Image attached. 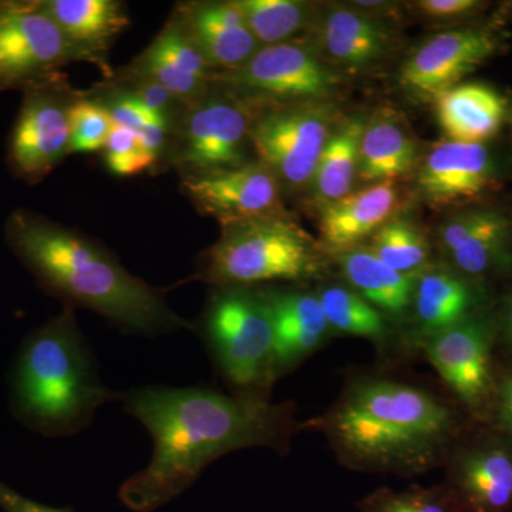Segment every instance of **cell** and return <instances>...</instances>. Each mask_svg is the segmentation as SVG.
I'll list each match as a JSON object with an SVG mask.
<instances>
[{
	"instance_id": "6da1fadb",
	"label": "cell",
	"mask_w": 512,
	"mask_h": 512,
	"mask_svg": "<svg viewBox=\"0 0 512 512\" xmlns=\"http://www.w3.org/2000/svg\"><path fill=\"white\" fill-rule=\"evenodd\" d=\"M120 400L124 412L146 427L154 446L148 466L119 490L121 503L134 512H153L175 500L224 454L284 447L292 430L288 407L208 387H137L120 394Z\"/></svg>"
},
{
	"instance_id": "7a4b0ae2",
	"label": "cell",
	"mask_w": 512,
	"mask_h": 512,
	"mask_svg": "<svg viewBox=\"0 0 512 512\" xmlns=\"http://www.w3.org/2000/svg\"><path fill=\"white\" fill-rule=\"evenodd\" d=\"M6 239L40 288L64 306L90 309L133 335L194 329L171 311L163 293L131 275L103 245L80 232L19 210L6 222Z\"/></svg>"
},
{
	"instance_id": "3957f363",
	"label": "cell",
	"mask_w": 512,
	"mask_h": 512,
	"mask_svg": "<svg viewBox=\"0 0 512 512\" xmlns=\"http://www.w3.org/2000/svg\"><path fill=\"white\" fill-rule=\"evenodd\" d=\"M113 400L120 394L101 383L73 308L64 306L23 340L10 376V406L30 430L46 437L74 436Z\"/></svg>"
},
{
	"instance_id": "277c9868",
	"label": "cell",
	"mask_w": 512,
	"mask_h": 512,
	"mask_svg": "<svg viewBox=\"0 0 512 512\" xmlns=\"http://www.w3.org/2000/svg\"><path fill=\"white\" fill-rule=\"evenodd\" d=\"M454 429V414L440 400L380 380L353 387L330 417V433L348 456L386 468L431 463Z\"/></svg>"
},
{
	"instance_id": "5b68a950",
	"label": "cell",
	"mask_w": 512,
	"mask_h": 512,
	"mask_svg": "<svg viewBox=\"0 0 512 512\" xmlns=\"http://www.w3.org/2000/svg\"><path fill=\"white\" fill-rule=\"evenodd\" d=\"M322 268L318 245L284 215L222 227L201 256L195 278L217 288L271 281H301Z\"/></svg>"
},
{
	"instance_id": "8992f818",
	"label": "cell",
	"mask_w": 512,
	"mask_h": 512,
	"mask_svg": "<svg viewBox=\"0 0 512 512\" xmlns=\"http://www.w3.org/2000/svg\"><path fill=\"white\" fill-rule=\"evenodd\" d=\"M198 330L215 365L239 396L265 399L274 383V323L266 293L247 286L218 288Z\"/></svg>"
},
{
	"instance_id": "52a82bcc",
	"label": "cell",
	"mask_w": 512,
	"mask_h": 512,
	"mask_svg": "<svg viewBox=\"0 0 512 512\" xmlns=\"http://www.w3.org/2000/svg\"><path fill=\"white\" fill-rule=\"evenodd\" d=\"M330 107L320 103L272 106L255 116L249 140L259 161L289 190L312 185L333 130Z\"/></svg>"
},
{
	"instance_id": "ba28073f",
	"label": "cell",
	"mask_w": 512,
	"mask_h": 512,
	"mask_svg": "<svg viewBox=\"0 0 512 512\" xmlns=\"http://www.w3.org/2000/svg\"><path fill=\"white\" fill-rule=\"evenodd\" d=\"M215 82L284 106L328 99L338 89L339 79L311 49L285 42L261 47L237 70L212 74L211 83Z\"/></svg>"
},
{
	"instance_id": "9c48e42d",
	"label": "cell",
	"mask_w": 512,
	"mask_h": 512,
	"mask_svg": "<svg viewBox=\"0 0 512 512\" xmlns=\"http://www.w3.org/2000/svg\"><path fill=\"white\" fill-rule=\"evenodd\" d=\"M82 60L39 0L0 2V90L26 89Z\"/></svg>"
},
{
	"instance_id": "30bf717a",
	"label": "cell",
	"mask_w": 512,
	"mask_h": 512,
	"mask_svg": "<svg viewBox=\"0 0 512 512\" xmlns=\"http://www.w3.org/2000/svg\"><path fill=\"white\" fill-rule=\"evenodd\" d=\"M76 96L62 74L23 89V103L9 143V165L36 183L70 154V107Z\"/></svg>"
},
{
	"instance_id": "8fae6325",
	"label": "cell",
	"mask_w": 512,
	"mask_h": 512,
	"mask_svg": "<svg viewBox=\"0 0 512 512\" xmlns=\"http://www.w3.org/2000/svg\"><path fill=\"white\" fill-rule=\"evenodd\" d=\"M251 106L228 96H208L190 104L181 126L177 164L187 174L237 168L245 163L252 123Z\"/></svg>"
},
{
	"instance_id": "7c38bea8",
	"label": "cell",
	"mask_w": 512,
	"mask_h": 512,
	"mask_svg": "<svg viewBox=\"0 0 512 512\" xmlns=\"http://www.w3.org/2000/svg\"><path fill=\"white\" fill-rule=\"evenodd\" d=\"M494 338V320L481 312L433 336L427 345V356L441 379L476 413L493 406Z\"/></svg>"
},
{
	"instance_id": "4fadbf2b",
	"label": "cell",
	"mask_w": 512,
	"mask_h": 512,
	"mask_svg": "<svg viewBox=\"0 0 512 512\" xmlns=\"http://www.w3.org/2000/svg\"><path fill=\"white\" fill-rule=\"evenodd\" d=\"M183 188L192 204L222 227L284 215L281 184L261 161L228 170L184 175Z\"/></svg>"
},
{
	"instance_id": "5bb4252c",
	"label": "cell",
	"mask_w": 512,
	"mask_h": 512,
	"mask_svg": "<svg viewBox=\"0 0 512 512\" xmlns=\"http://www.w3.org/2000/svg\"><path fill=\"white\" fill-rule=\"evenodd\" d=\"M503 37L491 26H468L431 37L400 70L404 89L436 100L498 53Z\"/></svg>"
},
{
	"instance_id": "9a60e30c",
	"label": "cell",
	"mask_w": 512,
	"mask_h": 512,
	"mask_svg": "<svg viewBox=\"0 0 512 512\" xmlns=\"http://www.w3.org/2000/svg\"><path fill=\"white\" fill-rule=\"evenodd\" d=\"M417 184L433 207H474L500 187V175L485 144L446 141L427 154Z\"/></svg>"
},
{
	"instance_id": "2e32d148",
	"label": "cell",
	"mask_w": 512,
	"mask_h": 512,
	"mask_svg": "<svg viewBox=\"0 0 512 512\" xmlns=\"http://www.w3.org/2000/svg\"><path fill=\"white\" fill-rule=\"evenodd\" d=\"M440 242L458 274L468 279L503 272L512 265L511 221L494 208L458 212L440 229Z\"/></svg>"
},
{
	"instance_id": "e0dca14e",
	"label": "cell",
	"mask_w": 512,
	"mask_h": 512,
	"mask_svg": "<svg viewBox=\"0 0 512 512\" xmlns=\"http://www.w3.org/2000/svg\"><path fill=\"white\" fill-rule=\"evenodd\" d=\"M212 69L231 72L261 49L234 2H190L175 15Z\"/></svg>"
},
{
	"instance_id": "ac0fdd59",
	"label": "cell",
	"mask_w": 512,
	"mask_h": 512,
	"mask_svg": "<svg viewBox=\"0 0 512 512\" xmlns=\"http://www.w3.org/2000/svg\"><path fill=\"white\" fill-rule=\"evenodd\" d=\"M212 67L173 16L133 66L136 79L151 80L191 104L207 94Z\"/></svg>"
},
{
	"instance_id": "d6986e66",
	"label": "cell",
	"mask_w": 512,
	"mask_h": 512,
	"mask_svg": "<svg viewBox=\"0 0 512 512\" xmlns=\"http://www.w3.org/2000/svg\"><path fill=\"white\" fill-rule=\"evenodd\" d=\"M84 62L106 66L104 55L130 26L126 5L117 0H39Z\"/></svg>"
},
{
	"instance_id": "ffe728a7",
	"label": "cell",
	"mask_w": 512,
	"mask_h": 512,
	"mask_svg": "<svg viewBox=\"0 0 512 512\" xmlns=\"http://www.w3.org/2000/svg\"><path fill=\"white\" fill-rule=\"evenodd\" d=\"M397 204L396 181H383L352 191L322 207L319 221L322 239L338 252L356 248L362 239L392 220Z\"/></svg>"
},
{
	"instance_id": "44dd1931",
	"label": "cell",
	"mask_w": 512,
	"mask_h": 512,
	"mask_svg": "<svg viewBox=\"0 0 512 512\" xmlns=\"http://www.w3.org/2000/svg\"><path fill=\"white\" fill-rule=\"evenodd\" d=\"M461 501L473 512L512 510V446L498 439L467 448L458 458Z\"/></svg>"
},
{
	"instance_id": "7402d4cb",
	"label": "cell",
	"mask_w": 512,
	"mask_h": 512,
	"mask_svg": "<svg viewBox=\"0 0 512 512\" xmlns=\"http://www.w3.org/2000/svg\"><path fill=\"white\" fill-rule=\"evenodd\" d=\"M437 119L448 141L485 144L508 116V101L484 83H460L436 99Z\"/></svg>"
},
{
	"instance_id": "603a6c76",
	"label": "cell",
	"mask_w": 512,
	"mask_h": 512,
	"mask_svg": "<svg viewBox=\"0 0 512 512\" xmlns=\"http://www.w3.org/2000/svg\"><path fill=\"white\" fill-rule=\"evenodd\" d=\"M274 323V373L281 376L311 355L329 329L322 303L308 293H266Z\"/></svg>"
},
{
	"instance_id": "cb8c5ba5",
	"label": "cell",
	"mask_w": 512,
	"mask_h": 512,
	"mask_svg": "<svg viewBox=\"0 0 512 512\" xmlns=\"http://www.w3.org/2000/svg\"><path fill=\"white\" fill-rule=\"evenodd\" d=\"M484 301L483 289L458 272H427L417 279L414 288L416 318L431 338L484 312Z\"/></svg>"
},
{
	"instance_id": "d4e9b609",
	"label": "cell",
	"mask_w": 512,
	"mask_h": 512,
	"mask_svg": "<svg viewBox=\"0 0 512 512\" xmlns=\"http://www.w3.org/2000/svg\"><path fill=\"white\" fill-rule=\"evenodd\" d=\"M417 146L396 114L380 111L365 123L359 144V180L396 181L414 167Z\"/></svg>"
},
{
	"instance_id": "484cf974",
	"label": "cell",
	"mask_w": 512,
	"mask_h": 512,
	"mask_svg": "<svg viewBox=\"0 0 512 512\" xmlns=\"http://www.w3.org/2000/svg\"><path fill=\"white\" fill-rule=\"evenodd\" d=\"M320 39L326 55L346 69H365L389 53V30L353 9H335L323 19Z\"/></svg>"
},
{
	"instance_id": "4316f807",
	"label": "cell",
	"mask_w": 512,
	"mask_h": 512,
	"mask_svg": "<svg viewBox=\"0 0 512 512\" xmlns=\"http://www.w3.org/2000/svg\"><path fill=\"white\" fill-rule=\"evenodd\" d=\"M339 261L349 284L375 308L400 313L413 302L414 276L394 271L369 248L339 252Z\"/></svg>"
},
{
	"instance_id": "83f0119b",
	"label": "cell",
	"mask_w": 512,
	"mask_h": 512,
	"mask_svg": "<svg viewBox=\"0 0 512 512\" xmlns=\"http://www.w3.org/2000/svg\"><path fill=\"white\" fill-rule=\"evenodd\" d=\"M366 120L353 117L335 127L313 177V201L325 205L352 192L359 178V144Z\"/></svg>"
},
{
	"instance_id": "f1b7e54d",
	"label": "cell",
	"mask_w": 512,
	"mask_h": 512,
	"mask_svg": "<svg viewBox=\"0 0 512 512\" xmlns=\"http://www.w3.org/2000/svg\"><path fill=\"white\" fill-rule=\"evenodd\" d=\"M259 46L289 42L308 22V5L296 0H235Z\"/></svg>"
},
{
	"instance_id": "f546056e",
	"label": "cell",
	"mask_w": 512,
	"mask_h": 512,
	"mask_svg": "<svg viewBox=\"0 0 512 512\" xmlns=\"http://www.w3.org/2000/svg\"><path fill=\"white\" fill-rule=\"evenodd\" d=\"M370 251L400 274L414 276L429 259L426 237L412 222L393 217L372 235Z\"/></svg>"
},
{
	"instance_id": "4dcf8cb0",
	"label": "cell",
	"mask_w": 512,
	"mask_h": 512,
	"mask_svg": "<svg viewBox=\"0 0 512 512\" xmlns=\"http://www.w3.org/2000/svg\"><path fill=\"white\" fill-rule=\"evenodd\" d=\"M319 301L332 328L360 338H383L382 315L356 291L343 286H330L322 292Z\"/></svg>"
},
{
	"instance_id": "1f68e13d",
	"label": "cell",
	"mask_w": 512,
	"mask_h": 512,
	"mask_svg": "<svg viewBox=\"0 0 512 512\" xmlns=\"http://www.w3.org/2000/svg\"><path fill=\"white\" fill-rule=\"evenodd\" d=\"M70 154L94 153L106 146L114 124L103 104L76 99L70 107Z\"/></svg>"
},
{
	"instance_id": "d6a6232c",
	"label": "cell",
	"mask_w": 512,
	"mask_h": 512,
	"mask_svg": "<svg viewBox=\"0 0 512 512\" xmlns=\"http://www.w3.org/2000/svg\"><path fill=\"white\" fill-rule=\"evenodd\" d=\"M103 150L107 167L119 177L144 173L157 163L141 146L137 134L123 127H113Z\"/></svg>"
},
{
	"instance_id": "836d02e7",
	"label": "cell",
	"mask_w": 512,
	"mask_h": 512,
	"mask_svg": "<svg viewBox=\"0 0 512 512\" xmlns=\"http://www.w3.org/2000/svg\"><path fill=\"white\" fill-rule=\"evenodd\" d=\"M366 512H473L466 504L454 505L443 498L426 493H384L376 494L367 501Z\"/></svg>"
},
{
	"instance_id": "e575fe53",
	"label": "cell",
	"mask_w": 512,
	"mask_h": 512,
	"mask_svg": "<svg viewBox=\"0 0 512 512\" xmlns=\"http://www.w3.org/2000/svg\"><path fill=\"white\" fill-rule=\"evenodd\" d=\"M104 107L109 111L114 126L127 128V130L134 131V133H137L147 121L164 114L148 109L140 101L131 97L130 94L117 97ZM164 116H167V114H164Z\"/></svg>"
},
{
	"instance_id": "d590c367",
	"label": "cell",
	"mask_w": 512,
	"mask_h": 512,
	"mask_svg": "<svg viewBox=\"0 0 512 512\" xmlns=\"http://www.w3.org/2000/svg\"><path fill=\"white\" fill-rule=\"evenodd\" d=\"M417 9L424 16L436 20H456L476 15L487 3L477 0H421Z\"/></svg>"
},
{
	"instance_id": "8d00e7d4",
	"label": "cell",
	"mask_w": 512,
	"mask_h": 512,
	"mask_svg": "<svg viewBox=\"0 0 512 512\" xmlns=\"http://www.w3.org/2000/svg\"><path fill=\"white\" fill-rule=\"evenodd\" d=\"M134 86H136V89L133 93H130V96L140 101L148 109L158 111V113L167 114L168 107L178 101L173 93L168 92L161 84L151 82V80L137 79Z\"/></svg>"
},
{
	"instance_id": "74e56055",
	"label": "cell",
	"mask_w": 512,
	"mask_h": 512,
	"mask_svg": "<svg viewBox=\"0 0 512 512\" xmlns=\"http://www.w3.org/2000/svg\"><path fill=\"white\" fill-rule=\"evenodd\" d=\"M493 407L495 417L512 446V373L495 382Z\"/></svg>"
},
{
	"instance_id": "f35d334b",
	"label": "cell",
	"mask_w": 512,
	"mask_h": 512,
	"mask_svg": "<svg viewBox=\"0 0 512 512\" xmlns=\"http://www.w3.org/2000/svg\"><path fill=\"white\" fill-rule=\"evenodd\" d=\"M167 133V116L161 114V116L154 117V119L147 121L136 134L144 150H146L154 160L158 161V157L163 153Z\"/></svg>"
},
{
	"instance_id": "ab89813d",
	"label": "cell",
	"mask_w": 512,
	"mask_h": 512,
	"mask_svg": "<svg viewBox=\"0 0 512 512\" xmlns=\"http://www.w3.org/2000/svg\"><path fill=\"white\" fill-rule=\"evenodd\" d=\"M0 508L3 512H74L70 508L49 507V505L29 500L2 481H0Z\"/></svg>"
},
{
	"instance_id": "60d3db41",
	"label": "cell",
	"mask_w": 512,
	"mask_h": 512,
	"mask_svg": "<svg viewBox=\"0 0 512 512\" xmlns=\"http://www.w3.org/2000/svg\"><path fill=\"white\" fill-rule=\"evenodd\" d=\"M503 330L505 340L512 350V291L508 296L507 302H505V308L503 312Z\"/></svg>"
},
{
	"instance_id": "b9f144b4",
	"label": "cell",
	"mask_w": 512,
	"mask_h": 512,
	"mask_svg": "<svg viewBox=\"0 0 512 512\" xmlns=\"http://www.w3.org/2000/svg\"><path fill=\"white\" fill-rule=\"evenodd\" d=\"M511 121H512V114H511Z\"/></svg>"
}]
</instances>
